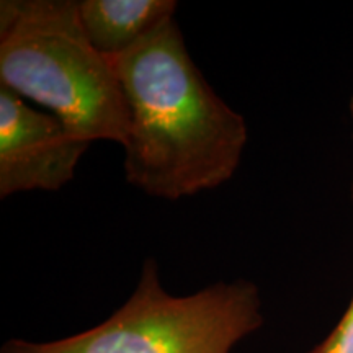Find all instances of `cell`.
<instances>
[{"label": "cell", "instance_id": "obj_2", "mask_svg": "<svg viewBox=\"0 0 353 353\" xmlns=\"http://www.w3.org/2000/svg\"><path fill=\"white\" fill-rule=\"evenodd\" d=\"M77 3L0 2V87L41 105L90 143L123 145L128 110L120 81L83 33Z\"/></svg>", "mask_w": 353, "mask_h": 353}, {"label": "cell", "instance_id": "obj_1", "mask_svg": "<svg viewBox=\"0 0 353 353\" xmlns=\"http://www.w3.org/2000/svg\"><path fill=\"white\" fill-rule=\"evenodd\" d=\"M112 64L128 110V183L175 201L232 179L249 139L247 123L198 69L176 20Z\"/></svg>", "mask_w": 353, "mask_h": 353}, {"label": "cell", "instance_id": "obj_6", "mask_svg": "<svg viewBox=\"0 0 353 353\" xmlns=\"http://www.w3.org/2000/svg\"><path fill=\"white\" fill-rule=\"evenodd\" d=\"M309 353H353V298L332 332Z\"/></svg>", "mask_w": 353, "mask_h": 353}, {"label": "cell", "instance_id": "obj_5", "mask_svg": "<svg viewBox=\"0 0 353 353\" xmlns=\"http://www.w3.org/2000/svg\"><path fill=\"white\" fill-rule=\"evenodd\" d=\"M79 20L92 46L114 59L175 20V0H81Z\"/></svg>", "mask_w": 353, "mask_h": 353}, {"label": "cell", "instance_id": "obj_8", "mask_svg": "<svg viewBox=\"0 0 353 353\" xmlns=\"http://www.w3.org/2000/svg\"><path fill=\"white\" fill-rule=\"evenodd\" d=\"M352 200H353V182H352Z\"/></svg>", "mask_w": 353, "mask_h": 353}, {"label": "cell", "instance_id": "obj_4", "mask_svg": "<svg viewBox=\"0 0 353 353\" xmlns=\"http://www.w3.org/2000/svg\"><path fill=\"white\" fill-rule=\"evenodd\" d=\"M90 144L54 114L0 87V198L65 187Z\"/></svg>", "mask_w": 353, "mask_h": 353}, {"label": "cell", "instance_id": "obj_3", "mask_svg": "<svg viewBox=\"0 0 353 353\" xmlns=\"http://www.w3.org/2000/svg\"><path fill=\"white\" fill-rule=\"evenodd\" d=\"M262 324L252 281H218L175 296L148 259L131 296L101 324L51 342L10 339L0 353H231Z\"/></svg>", "mask_w": 353, "mask_h": 353}, {"label": "cell", "instance_id": "obj_7", "mask_svg": "<svg viewBox=\"0 0 353 353\" xmlns=\"http://www.w3.org/2000/svg\"><path fill=\"white\" fill-rule=\"evenodd\" d=\"M348 107H350V117H352V121H353V95H352V99H350V105H348Z\"/></svg>", "mask_w": 353, "mask_h": 353}]
</instances>
